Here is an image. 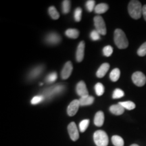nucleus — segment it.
<instances>
[{"label": "nucleus", "instance_id": "39448f33", "mask_svg": "<svg viewBox=\"0 0 146 146\" xmlns=\"http://www.w3.org/2000/svg\"><path fill=\"white\" fill-rule=\"evenodd\" d=\"M65 88V86L63 85H57L52 86L50 88L46 89L43 91V98H51L55 95L60 94L62 91Z\"/></svg>", "mask_w": 146, "mask_h": 146}, {"label": "nucleus", "instance_id": "f8f14e48", "mask_svg": "<svg viewBox=\"0 0 146 146\" xmlns=\"http://www.w3.org/2000/svg\"><path fill=\"white\" fill-rule=\"evenodd\" d=\"M85 43L83 41L80 42L78 45L76 52V59L78 62H81L83 61L85 55Z\"/></svg>", "mask_w": 146, "mask_h": 146}, {"label": "nucleus", "instance_id": "0eeeda50", "mask_svg": "<svg viewBox=\"0 0 146 146\" xmlns=\"http://www.w3.org/2000/svg\"><path fill=\"white\" fill-rule=\"evenodd\" d=\"M68 131L69 133L70 137L72 141H75L79 138V133L76 127V123L74 122H72L69 124L68 126Z\"/></svg>", "mask_w": 146, "mask_h": 146}, {"label": "nucleus", "instance_id": "dca6fc26", "mask_svg": "<svg viewBox=\"0 0 146 146\" xmlns=\"http://www.w3.org/2000/svg\"><path fill=\"white\" fill-rule=\"evenodd\" d=\"M43 70V67L42 66H36L35 68L33 69L31 71V72L29 73V77L30 79H34L36 78L37 76H39L40 74H41L42 71Z\"/></svg>", "mask_w": 146, "mask_h": 146}, {"label": "nucleus", "instance_id": "9b49d317", "mask_svg": "<svg viewBox=\"0 0 146 146\" xmlns=\"http://www.w3.org/2000/svg\"><path fill=\"white\" fill-rule=\"evenodd\" d=\"M60 41H61V37L59 35L56 33H50L45 37V41L50 45L58 44Z\"/></svg>", "mask_w": 146, "mask_h": 146}, {"label": "nucleus", "instance_id": "c756f323", "mask_svg": "<svg viewBox=\"0 0 146 146\" xmlns=\"http://www.w3.org/2000/svg\"><path fill=\"white\" fill-rule=\"evenodd\" d=\"M81 16H82V9L81 8H76L75 11H74V20L76 22H80L81 20Z\"/></svg>", "mask_w": 146, "mask_h": 146}, {"label": "nucleus", "instance_id": "1a4fd4ad", "mask_svg": "<svg viewBox=\"0 0 146 146\" xmlns=\"http://www.w3.org/2000/svg\"><path fill=\"white\" fill-rule=\"evenodd\" d=\"M79 100H74L72 102H71V103L68 106V108H67V114H68V116H74L76 114V112H77L79 108Z\"/></svg>", "mask_w": 146, "mask_h": 146}, {"label": "nucleus", "instance_id": "2f4dec72", "mask_svg": "<svg viewBox=\"0 0 146 146\" xmlns=\"http://www.w3.org/2000/svg\"><path fill=\"white\" fill-rule=\"evenodd\" d=\"M95 5H96V1L94 0H89V1H87L86 3V8L87 10L90 12H92L93 10H95V8H96Z\"/></svg>", "mask_w": 146, "mask_h": 146}, {"label": "nucleus", "instance_id": "423d86ee", "mask_svg": "<svg viewBox=\"0 0 146 146\" xmlns=\"http://www.w3.org/2000/svg\"><path fill=\"white\" fill-rule=\"evenodd\" d=\"M132 81L134 84L138 87H142L146 83L145 74L141 72H135L132 75Z\"/></svg>", "mask_w": 146, "mask_h": 146}, {"label": "nucleus", "instance_id": "7c9ffc66", "mask_svg": "<svg viewBox=\"0 0 146 146\" xmlns=\"http://www.w3.org/2000/svg\"><path fill=\"white\" fill-rule=\"evenodd\" d=\"M137 54L141 57L145 56L146 55V42L143 43L141 46H140L139 50H137Z\"/></svg>", "mask_w": 146, "mask_h": 146}, {"label": "nucleus", "instance_id": "b1692460", "mask_svg": "<svg viewBox=\"0 0 146 146\" xmlns=\"http://www.w3.org/2000/svg\"><path fill=\"white\" fill-rule=\"evenodd\" d=\"M95 91L98 96H102L104 93V87L103 84L101 83H98L95 86Z\"/></svg>", "mask_w": 146, "mask_h": 146}, {"label": "nucleus", "instance_id": "a211bd4d", "mask_svg": "<svg viewBox=\"0 0 146 146\" xmlns=\"http://www.w3.org/2000/svg\"><path fill=\"white\" fill-rule=\"evenodd\" d=\"M109 7L106 3H100V4L97 5L95 8V12L96 14H104L106 12H107L108 10Z\"/></svg>", "mask_w": 146, "mask_h": 146}, {"label": "nucleus", "instance_id": "20e7f679", "mask_svg": "<svg viewBox=\"0 0 146 146\" xmlns=\"http://www.w3.org/2000/svg\"><path fill=\"white\" fill-rule=\"evenodd\" d=\"M94 25L96 30L102 35H105L106 34V27L103 18L100 16H96L94 18Z\"/></svg>", "mask_w": 146, "mask_h": 146}, {"label": "nucleus", "instance_id": "ddd939ff", "mask_svg": "<svg viewBox=\"0 0 146 146\" xmlns=\"http://www.w3.org/2000/svg\"><path fill=\"white\" fill-rule=\"evenodd\" d=\"M104 122V114L102 111H98L95 115L94 124L97 127H102Z\"/></svg>", "mask_w": 146, "mask_h": 146}, {"label": "nucleus", "instance_id": "f257e3e1", "mask_svg": "<svg viewBox=\"0 0 146 146\" xmlns=\"http://www.w3.org/2000/svg\"><path fill=\"white\" fill-rule=\"evenodd\" d=\"M128 11L130 14L131 17L133 19H139L141 17L142 12H143V7L140 1L137 0L131 1L128 5Z\"/></svg>", "mask_w": 146, "mask_h": 146}, {"label": "nucleus", "instance_id": "f03ea898", "mask_svg": "<svg viewBox=\"0 0 146 146\" xmlns=\"http://www.w3.org/2000/svg\"><path fill=\"white\" fill-rule=\"evenodd\" d=\"M114 43L118 48L121 49H126L129 46V41L126 36L125 33L121 29H117L115 30L114 35Z\"/></svg>", "mask_w": 146, "mask_h": 146}, {"label": "nucleus", "instance_id": "4be33fe9", "mask_svg": "<svg viewBox=\"0 0 146 146\" xmlns=\"http://www.w3.org/2000/svg\"><path fill=\"white\" fill-rule=\"evenodd\" d=\"M112 141L114 146H124L123 139L118 135L112 136Z\"/></svg>", "mask_w": 146, "mask_h": 146}, {"label": "nucleus", "instance_id": "412c9836", "mask_svg": "<svg viewBox=\"0 0 146 146\" xmlns=\"http://www.w3.org/2000/svg\"><path fill=\"white\" fill-rule=\"evenodd\" d=\"M119 104L122 106L124 108L127 109L128 110H132L135 108V104L133 102L127 101V102H119Z\"/></svg>", "mask_w": 146, "mask_h": 146}, {"label": "nucleus", "instance_id": "f3484780", "mask_svg": "<svg viewBox=\"0 0 146 146\" xmlns=\"http://www.w3.org/2000/svg\"><path fill=\"white\" fill-rule=\"evenodd\" d=\"M79 100L80 106H89L91 105L94 102V98L92 96H87L85 97H83V98H81Z\"/></svg>", "mask_w": 146, "mask_h": 146}, {"label": "nucleus", "instance_id": "7ed1b4c3", "mask_svg": "<svg viewBox=\"0 0 146 146\" xmlns=\"http://www.w3.org/2000/svg\"><path fill=\"white\" fill-rule=\"evenodd\" d=\"M94 140L97 146H107L108 145V137L104 131H96L94 134Z\"/></svg>", "mask_w": 146, "mask_h": 146}, {"label": "nucleus", "instance_id": "393cba45", "mask_svg": "<svg viewBox=\"0 0 146 146\" xmlns=\"http://www.w3.org/2000/svg\"><path fill=\"white\" fill-rule=\"evenodd\" d=\"M58 78V74L56 72H52L50 74H49L47 76L46 78H45V81L47 83H52L56 81V79Z\"/></svg>", "mask_w": 146, "mask_h": 146}, {"label": "nucleus", "instance_id": "72a5a7b5", "mask_svg": "<svg viewBox=\"0 0 146 146\" xmlns=\"http://www.w3.org/2000/svg\"><path fill=\"white\" fill-rule=\"evenodd\" d=\"M90 37L93 41H98L100 39V34L96 30H94L91 33Z\"/></svg>", "mask_w": 146, "mask_h": 146}, {"label": "nucleus", "instance_id": "2eb2a0df", "mask_svg": "<svg viewBox=\"0 0 146 146\" xmlns=\"http://www.w3.org/2000/svg\"><path fill=\"white\" fill-rule=\"evenodd\" d=\"M110 111L113 114L119 116V115L123 114L124 112H125V108L118 104L111 106L110 108Z\"/></svg>", "mask_w": 146, "mask_h": 146}, {"label": "nucleus", "instance_id": "6ab92c4d", "mask_svg": "<svg viewBox=\"0 0 146 146\" xmlns=\"http://www.w3.org/2000/svg\"><path fill=\"white\" fill-rule=\"evenodd\" d=\"M66 36L71 39H76L79 36V31L75 29H68L65 32Z\"/></svg>", "mask_w": 146, "mask_h": 146}, {"label": "nucleus", "instance_id": "5701e85b", "mask_svg": "<svg viewBox=\"0 0 146 146\" xmlns=\"http://www.w3.org/2000/svg\"><path fill=\"white\" fill-rule=\"evenodd\" d=\"M49 14L50 16L52 17V19L58 20L60 18V14L58 12L56 8L54 6H51L49 8Z\"/></svg>", "mask_w": 146, "mask_h": 146}, {"label": "nucleus", "instance_id": "473e14b6", "mask_svg": "<svg viewBox=\"0 0 146 146\" xmlns=\"http://www.w3.org/2000/svg\"><path fill=\"white\" fill-rule=\"evenodd\" d=\"M43 99H44V98H43V96H36L31 100V104L33 105L38 104L40 102L43 101Z\"/></svg>", "mask_w": 146, "mask_h": 146}, {"label": "nucleus", "instance_id": "6e6552de", "mask_svg": "<svg viewBox=\"0 0 146 146\" xmlns=\"http://www.w3.org/2000/svg\"><path fill=\"white\" fill-rule=\"evenodd\" d=\"M73 70V66L72 62L70 61L67 62L64 66V68L61 72V77L62 79H67L70 77V76L72 74Z\"/></svg>", "mask_w": 146, "mask_h": 146}, {"label": "nucleus", "instance_id": "f704fd0d", "mask_svg": "<svg viewBox=\"0 0 146 146\" xmlns=\"http://www.w3.org/2000/svg\"><path fill=\"white\" fill-rule=\"evenodd\" d=\"M142 15L143 16L144 19H145V21H146V5H145L143 7V12H142Z\"/></svg>", "mask_w": 146, "mask_h": 146}, {"label": "nucleus", "instance_id": "aec40b11", "mask_svg": "<svg viewBox=\"0 0 146 146\" xmlns=\"http://www.w3.org/2000/svg\"><path fill=\"white\" fill-rule=\"evenodd\" d=\"M120 76V71L118 68H114L112 70V72L110 74V78L111 81L113 82H116L119 79Z\"/></svg>", "mask_w": 146, "mask_h": 146}, {"label": "nucleus", "instance_id": "bb28decb", "mask_svg": "<svg viewBox=\"0 0 146 146\" xmlns=\"http://www.w3.org/2000/svg\"><path fill=\"white\" fill-rule=\"evenodd\" d=\"M125 96V93L122 89H116L113 92L112 98L113 99H119V98H123Z\"/></svg>", "mask_w": 146, "mask_h": 146}, {"label": "nucleus", "instance_id": "c85d7f7f", "mask_svg": "<svg viewBox=\"0 0 146 146\" xmlns=\"http://www.w3.org/2000/svg\"><path fill=\"white\" fill-rule=\"evenodd\" d=\"M113 53V48L110 45H107L104 47L103 49V54L106 57H110Z\"/></svg>", "mask_w": 146, "mask_h": 146}, {"label": "nucleus", "instance_id": "c9c22d12", "mask_svg": "<svg viewBox=\"0 0 146 146\" xmlns=\"http://www.w3.org/2000/svg\"><path fill=\"white\" fill-rule=\"evenodd\" d=\"M130 146H139V145H137V144H132V145H130Z\"/></svg>", "mask_w": 146, "mask_h": 146}, {"label": "nucleus", "instance_id": "4468645a", "mask_svg": "<svg viewBox=\"0 0 146 146\" xmlns=\"http://www.w3.org/2000/svg\"><path fill=\"white\" fill-rule=\"evenodd\" d=\"M110 68V64L108 63H104L103 64L101 65L98 71H97L96 75L98 78H103L106 75L108 71Z\"/></svg>", "mask_w": 146, "mask_h": 146}, {"label": "nucleus", "instance_id": "a878e982", "mask_svg": "<svg viewBox=\"0 0 146 146\" xmlns=\"http://www.w3.org/2000/svg\"><path fill=\"white\" fill-rule=\"evenodd\" d=\"M70 10V1L64 0L62 1V11L64 14H68Z\"/></svg>", "mask_w": 146, "mask_h": 146}, {"label": "nucleus", "instance_id": "9d476101", "mask_svg": "<svg viewBox=\"0 0 146 146\" xmlns=\"http://www.w3.org/2000/svg\"><path fill=\"white\" fill-rule=\"evenodd\" d=\"M76 93L81 98L89 96L88 91H87L86 84L83 81L78 82L77 85H76Z\"/></svg>", "mask_w": 146, "mask_h": 146}, {"label": "nucleus", "instance_id": "cd10ccee", "mask_svg": "<svg viewBox=\"0 0 146 146\" xmlns=\"http://www.w3.org/2000/svg\"><path fill=\"white\" fill-rule=\"evenodd\" d=\"M89 124V120L85 119V120H82L79 124L80 131H81V133L85 132V131H86V129H87V127H88Z\"/></svg>", "mask_w": 146, "mask_h": 146}]
</instances>
